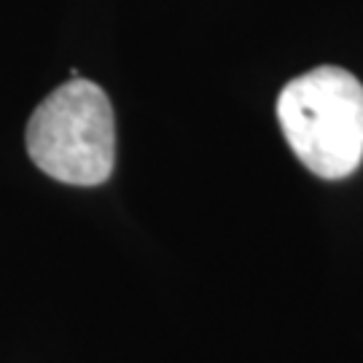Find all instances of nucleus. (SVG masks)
<instances>
[{
	"label": "nucleus",
	"instance_id": "obj_1",
	"mask_svg": "<svg viewBox=\"0 0 363 363\" xmlns=\"http://www.w3.org/2000/svg\"><path fill=\"white\" fill-rule=\"evenodd\" d=\"M288 148L323 181H342L363 162V84L350 70L315 67L277 97Z\"/></svg>",
	"mask_w": 363,
	"mask_h": 363
},
{
	"label": "nucleus",
	"instance_id": "obj_2",
	"mask_svg": "<svg viewBox=\"0 0 363 363\" xmlns=\"http://www.w3.org/2000/svg\"><path fill=\"white\" fill-rule=\"evenodd\" d=\"M25 145L35 167L70 186H100L116 164V118L97 84L70 78L33 111Z\"/></svg>",
	"mask_w": 363,
	"mask_h": 363
}]
</instances>
